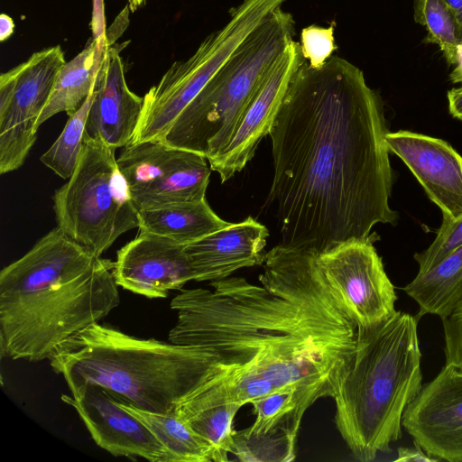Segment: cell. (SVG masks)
<instances>
[{"label": "cell", "instance_id": "obj_1", "mask_svg": "<svg viewBox=\"0 0 462 462\" xmlns=\"http://www.w3.org/2000/svg\"><path fill=\"white\" fill-rule=\"evenodd\" d=\"M318 253L280 243L265 253L260 285L228 276L172 299L169 341L194 348L199 367L197 387L175 408L180 417L290 391L302 418L319 399L334 398L356 354L357 326Z\"/></svg>", "mask_w": 462, "mask_h": 462}, {"label": "cell", "instance_id": "obj_2", "mask_svg": "<svg viewBox=\"0 0 462 462\" xmlns=\"http://www.w3.org/2000/svg\"><path fill=\"white\" fill-rule=\"evenodd\" d=\"M382 97L363 71L331 56L293 75L269 135L273 179L267 198L281 244L325 251L396 225L394 182Z\"/></svg>", "mask_w": 462, "mask_h": 462}, {"label": "cell", "instance_id": "obj_3", "mask_svg": "<svg viewBox=\"0 0 462 462\" xmlns=\"http://www.w3.org/2000/svg\"><path fill=\"white\" fill-rule=\"evenodd\" d=\"M115 263L53 228L0 273V354L50 359L118 306Z\"/></svg>", "mask_w": 462, "mask_h": 462}, {"label": "cell", "instance_id": "obj_4", "mask_svg": "<svg viewBox=\"0 0 462 462\" xmlns=\"http://www.w3.org/2000/svg\"><path fill=\"white\" fill-rule=\"evenodd\" d=\"M416 316L396 310L357 330L353 362L333 398L335 422L352 456L371 462L402 435V417L422 385Z\"/></svg>", "mask_w": 462, "mask_h": 462}, {"label": "cell", "instance_id": "obj_5", "mask_svg": "<svg viewBox=\"0 0 462 462\" xmlns=\"http://www.w3.org/2000/svg\"><path fill=\"white\" fill-rule=\"evenodd\" d=\"M49 360L72 395L101 386L149 411H174L198 384L192 347L135 337L99 323L61 344Z\"/></svg>", "mask_w": 462, "mask_h": 462}, {"label": "cell", "instance_id": "obj_6", "mask_svg": "<svg viewBox=\"0 0 462 462\" xmlns=\"http://www.w3.org/2000/svg\"><path fill=\"white\" fill-rule=\"evenodd\" d=\"M294 35L292 14L282 6L272 12L180 114L161 142L208 160L217 155Z\"/></svg>", "mask_w": 462, "mask_h": 462}, {"label": "cell", "instance_id": "obj_7", "mask_svg": "<svg viewBox=\"0 0 462 462\" xmlns=\"http://www.w3.org/2000/svg\"><path fill=\"white\" fill-rule=\"evenodd\" d=\"M115 152L100 139L84 138L74 172L53 195L57 226L97 256L139 226L138 208Z\"/></svg>", "mask_w": 462, "mask_h": 462}, {"label": "cell", "instance_id": "obj_8", "mask_svg": "<svg viewBox=\"0 0 462 462\" xmlns=\"http://www.w3.org/2000/svg\"><path fill=\"white\" fill-rule=\"evenodd\" d=\"M285 0H243L220 29L208 35L195 52L177 60L143 97L132 143L161 141L172 123L242 42Z\"/></svg>", "mask_w": 462, "mask_h": 462}, {"label": "cell", "instance_id": "obj_9", "mask_svg": "<svg viewBox=\"0 0 462 462\" xmlns=\"http://www.w3.org/2000/svg\"><path fill=\"white\" fill-rule=\"evenodd\" d=\"M60 45L32 53L0 76V172L24 162L37 138L38 119L66 63Z\"/></svg>", "mask_w": 462, "mask_h": 462}, {"label": "cell", "instance_id": "obj_10", "mask_svg": "<svg viewBox=\"0 0 462 462\" xmlns=\"http://www.w3.org/2000/svg\"><path fill=\"white\" fill-rule=\"evenodd\" d=\"M116 162L138 210L206 199L212 170L200 153L150 140L124 147Z\"/></svg>", "mask_w": 462, "mask_h": 462}, {"label": "cell", "instance_id": "obj_11", "mask_svg": "<svg viewBox=\"0 0 462 462\" xmlns=\"http://www.w3.org/2000/svg\"><path fill=\"white\" fill-rule=\"evenodd\" d=\"M375 237L348 240L318 253L326 278L357 330L371 329L396 311L394 286L374 245Z\"/></svg>", "mask_w": 462, "mask_h": 462}, {"label": "cell", "instance_id": "obj_12", "mask_svg": "<svg viewBox=\"0 0 462 462\" xmlns=\"http://www.w3.org/2000/svg\"><path fill=\"white\" fill-rule=\"evenodd\" d=\"M402 427L430 456L462 461V372L445 365L407 406Z\"/></svg>", "mask_w": 462, "mask_h": 462}, {"label": "cell", "instance_id": "obj_13", "mask_svg": "<svg viewBox=\"0 0 462 462\" xmlns=\"http://www.w3.org/2000/svg\"><path fill=\"white\" fill-rule=\"evenodd\" d=\"M305 61L300 44L292 40L258 88L228 143L208 160L221 182L241 171L254 157L262 138L269 134L293 75Z\"/></svg>", "mask_w": 462, "mask_h": 462}, {"label": "cell", "instance_id": "obj_14", "mask_svg": "<svg viewBox=\"0 0 462 462\" xmlns=\"http://www.w3.org/2000/svg\"><path fill=\"white\" fill-rule=\"evenodd\" d=\"M61 399L75 409L96 444L113 456L168 462L162 444L143 421L118 403L115 393L88 386Z\"/></svg>", "mask_w": 462, "mask_h": 462}, {"label": "cell", "instance_id": "obj_15", "mask_svg": "<svg viewBox=\"0 0 462 462\" xmlns=\"http://www.w3.org/2000/svg\"><path fill=\"white\" fill-rule=\"evenodd\" d=\"M183 245L141 233L117 252L114 275L118 286L144 297L165 298L194 281Z\"/></svg>", "mask_w": 462, "mask_h": 462}, {"label": "cell", "instance_id": "obj_16", "mask_svg": "<svg viewBox=\"0 0 462 462\" xmlns=\"http://www.w3.org/2000/svg\"><path fill=\"white\" fill-rule=\"evenodd\" d=\"M385 141L439 208L443 218L462 216V155L442 139L406 130L387 133Z\"/></svg>", "mask_w": 462, "mask_h": 462}, {"label": "cell", "instance_id": "obj_17", "mask_svg": "<svg viewBox=\"0 0 462 462\" xmlns=\"http://www.w3.org/2000/svg\"><path fill=\"white\" fill-rule=\"evenodd\" d=\"M125 44H110L99 68L84 138L100 139L113 149L132 143L141 116L143 97L127 86L120 51Z\"/></svg>", "mask_w": 462, "mask_h": 462}, {"label": "cell", "instance_id": "obj_18", "mask_svg": "<svg viewBox=\"0 0 462 462\" xmlns=\"http://www.w3.org/2000/svg\"><path fill=\"white\" fill-rule=\"evenodd\" d=\"M268 236L265 226L247 217L186 245L194 281L212 282L241 268L262 265Z\"/></svg>", "mask_w": 462, "mask_h": 462}, {"label": "cell", "instance_id": "obj_19", "mask_svg": "<svg viewBox=\"0 0 462 462\" xmlns=\"http://www.w3.org/2000/svg\"><path fill=\"white\" fill-rule=\"evenodd\" d=\"M113 44L106 34L93 37L88 44L71 60L67 61L55 79L49 100L42 112L37 126L56 114L76 112L95 86L97 76L107 47Z\"/></svg>", "mask_w": 462, "mask_h": 462}, {"label": "cell", "instance_id": "obj_20", "mask_svg": "<svg viewBox=\"0 0 462 462\" xmlns=\"http://www.w3.org/2000/svg\"><path fill=\"white\" fill-rule=\"evenodd\" d=\"M139 231L186 245L230 223L219 217L207 199L138 210Z\"/></svg>", "mask_w": 462, "mask_h": 462}, {"label": "cell", "instance_id": "obj_21", "mask_svg": "<svg viewBox=\"0 0 462 462\" xmlns=\"http://www.w3.org/2000/svg\"><path fill=\"white\" fill-rule=\"evenodd\" d=\"M403 291L417 302L418 319L448 315L462 301V245L429 271L418 273Z\"/></svg>", "mask_w": 462, "mask_h": 462}, {"label": "cell", "instance_id": "obj_22", "mask_svg": "<svg viewBox=\"0 0 462 462\" xmlns=\"http://www.w3.org/2000/svg\"><path fill=\"white\" fill-rule=\"evenodd\" d=\"M116 398L118 403L143 421L162 444L168 454V462L212 461L208 444L175 411H149L134 406L118 394Z\"/></svg>", "mask_w": 462, "mask_h": 462}, {"label": "cell", "instance_id": "obj_23", "mask_svg": "<svg viewBox=\"0 0 462 462\" xmlns=\"http://www.w3.org/2000/svg\"><path fill=\"white\" fill-rule=\"evenodd\" d=\"M414 20L428 32L425 42L439 46L449 65L462 60V32L443 0H414Z\"/></svg>", "mask_w": 462, "mask_h": 462}, {"label": "cell", "instance_id": "obj_24", "mask_svg": "<svg viewBox=\"0 0 462 462\" xmlns=\"http://www.w3.org/2000/svg\"><path fill=\"white\" fill-rule=\"evenodd\" d=\"M242 405L224 403L180 417L210 447L212 461L226 462L234 450L233 421Z\"/></svg>", "mask_w": 462, "mask_h": 462}, {"label": "cell", "instance_id": "obj_25", "mask_svg": "<svg viewBox=\"0 0 462 462\" xmlns=\"http://www.w3.org/2000/svg\"><path fill=\"white\" fill-rule=\"evenodd\" d=\"M94 88L81 106L69 115L60 134L41 156L42 162L62 179H69L78 164L84 143L86 122L94 97Z\"/></svg>", "mask_w": 462, "mask_h": 462}, {"label": "cell", "instance_id": "obj_26", "mask_svg": "<svg viewBox=\"0 0 462 462\" xmlns=\"http://www.w3.org/2000/svg\"><path fill=\"white\" fill-rule=\"evenodd\" d=\"M255 414L254 423L238 432L245 437H258L278 430H287L298 435L301 419L298 413L295 394L279 391L251 402Z\"/></svg>", "mask_w": 462, "mask_h": 462}, {"label": "cell", "instance_id": "obj_27", "mask_svg": "<svg viewBox=\"0 0 462 462\" xmlns=\"http://www.w3.org/2000/svg\"><path fill=\"white\" fill-rule=\"evenodd\" d=\"M296 438L297 435L287 430H278L253 438L235 431L232 454L244 462L292 461L295 458Z\"/></svg>", "mask_w": 462, "mask_h": 462}, {"label": "cell", "instance_id": "obj_28", "mask_svg": "<svg viewBox=\"0 0 462 462\" xmlns=\"http://www.w3.org/2000/svg\"><path fill=\"white\" fill-rule=\"evenodd\" d=\"M461 245L462 216L455 219L443 218L430 245L414 254L419 266L418 273L429 271Z\"/></svg>", "mask_w": 462, "mask_h": 462}, {"label": "cell", "instance_id": "obj_29", "mask_svg": "<svg viewBox=\"0 0 462 462\" xmlns=\"http://www.w3.org/2000/svg\"><path fill=\"white\" fill-rule=\"evenodd\" d=\"M335 27L336 23L332 22L328 27L311 24L301 30L300 50L311 68H320L337 50L334 37Z\"/></svg>", "mask_w": 462, "mask_h": 462}, {"label": "cell", "instance_id": "obj_30", "mask_svg": "<svg viewBox=\"0 0 462 462\" xmlns=\"http://www.w3.org/2000/svg\"><path fill=\"white\" fill-rule=\"evenodd\" d=\"M446 364L462 372V301L441 319Z\"/></svg>", "mask_w": 462, "mask_h": 462}, {"label": "cell", "instance_id": "obj_31", "mask_svg": "<svg viewBox=\"0 0 462 462\" xmlns=\"http://www.w3.org/2000/svg\"><path fill=\"white\" fill-rule=\"evenodd\" d=\"M414 442V441H413ZM395 462H437L438 458L430 456L424 449L416 442L411 447H401L397 450V457Z\"/></svg>", "mask_w": 462, "mask_h": 462}, {"label": "cell", "instance_id": "obj_32", "mask_svg": "<svg viewBox=\"0 0 462 462\" xmlns=\"http://www.w3.org/2000/svg\"><path fill=\"white\" fill-rule=\"evenodd\" d=\"M447 97L449 113L455 118L462 120V87L450 89Z\"/></svg>", "mask_w": 462, "mask_h": 462}, {"label": "cell", "instance_id": "obj_33", "mask_svg": "<svg viewBox=\"0 0 462 462\" xmlns=\"http://www.w3.org/2000/svg\"><path fill=\"white\" fill-rule=\"evenodd\" d=\"M14 32V20L5 14H1L0 15V41L5 42Z\"/></svg>", "mask_w": 462, "mask_h": 462}, {"label": "cell", "instance_id": "obj_34", "mask_svg": "<svg viewBox=\"0 0 462 462\" xmlns=\"http://www.w3.org/2000/svg\"><path fill=\"white\" fill-rule=\"evenodd\" d=\"M462 32V0H443Z\"/></svg>", "mask_w": 462, "mask_h": 462}, {"label": "cell", "instance_id": "obj_35", "mask_svg": "<svg viewBox=\"0 0 462 462\" xmlns=\"http://www.w3.org/2000/svg\"><path fill=\"white\" fill-rule=\"evenodd\" d=\"M450 80L453 83H462V60L455 66V69L449 75Z\"/></svg>", "mask_w": 462, "mask_h": 462}, {"label": "cell", "instance_id": "obj_36", "mask_svg": "<svg viewBox=\"0 0 462 462\" xmlns=\"http://www.w3.org/2000/svg\"><path fill=\"white\" fill-rule=\"evenodd\" d=\"M146 0H128V8L131 12H135L137 9L145 5Z\"/></svg>", "mask_w": 462, "mask_h": 462}]
</instances>
